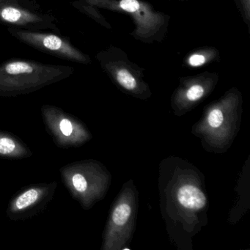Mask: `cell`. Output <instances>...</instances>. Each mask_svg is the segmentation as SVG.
<instances>
[{"label": "cell", "mask_w": 250, "mask_h": 250, "mask_svg": "<svg viewBox=\"0 0 250 250\" xmlns=\"http://www.w3.org/2000/svg\"><path fill=\"white\" fill-rule=\"evenodd\" d=\"M73 184H74V188L80 191L83 192L85 191L87 188V183L85 178L81 174H76L73 176L72 178Z\"/></svg>", "instance_id": "11"}, {"label": "cell", "mask_w": 250, "mask_h": 250, "mask_svg": "<svg viewBox=\"0 0 250 250\" xmlns=\"http://www.w3.org/2000/svg\"><path fill=\"white\" fill-rule=\"evenodd\" d=\"M16 39L36 50L63 61L85 63L87 56L80 52L66 36L45 31H30L21 29L7 28Z\"/></svg>", "instance_id": "3"}, {"label": "cell", "mask_w": 250, "mask_h": 250, "mask_svg": "<svg viewBox=\"0 0 250 250\" xmlns=\"http://www.w3.org/2000/svg\"><path fill=\"white\" fill-rule=\"evenodd\" d=\"M16 148L14 141L9 138L0 139V153L7 155L12 153Z\"/></svg>", "instance_id": "10"}, {"label": "cell", "mask_w": 250, "mask_h": 250, "mask_svg": "<svg viewBox=\"0 0 250 250\" xmlns=\"http://www.w3.org/2000/svg\"><path fill=\"white\" fill-rule=\"evenodd\" d=\"M204 94V89L202 86L199 84H195L192 87L188 89L187 93V99L191 102H195V101L200 99Z\"/></svg>", "instance_id": "9"}, {"label": "cell", "mask_w": 250, "mask_h": 250, "mask_svg": "<svg viewBox=\"0 0 250 250\" xmlns=\"http://www.w3.org/2000/svg\"><path fill=\"white\" fill-rule=\"evenodd\" d=\"M0 25L30 31L61 34L58 20L35 0H3L0 2Z\"/></svg>", "instance_id": "2"}, {"label": "cell", "mask_w": 250, "mask_h": 250, "mask_svg": "<svg viewBox=\"0 0 250 250\" xmlns=\"http://www.w3.org/2000/svg\"><path fill=\"white\" fill-rule=\"evenodd\" d=\"M189 64L192 66L197 67L203 65L206 62V58L202 55H194L189 58Z\"/></svg>", "instance_id": "14"}, {"label": "cell", "mask_w": 250, "mask_h": 250, "mask_svg": "<svg viewBox=\"0 0 250 250\" xmlns=\"http://www.w3.org/2000/svg\"><path fill=\"white\" fill-rule=\"evenodd\" d=\"M1 1H3V0H0V2H1Z\"/></svg>", "instance_id": "15"}, {"label": "cell", "mask_w": 250, "mask_h": 250, "mask_svg": "<svg viewBox=\"0 0 250 250\" xmlns=\"http://www.w3.org/2000/svg\"><path fill=\"white\" fill-rule=\"evenodd\" d=\"M132 209L129 204L126 203H120L115 208L112 213V221L118 226L124 225L128 222L131 216Z\"/></svg>", "instance_id": "5"}, {"label": "cell", "mask_w": 250, "mask_h": 250, "mask_svg": "<svg viewBox=\"0 0 250 250\" xmlns=\"http://www.w3.org/2000/svg\"><path fill=\"white\" fill-rule=\"evenodd\" d=\"M60 128H61V131L64 135L70 136L72 133V125L68 120H62L61 124H60Z\"/></svg>", "instance_id": "13"}, {"label": "cell", "mask_w": 250, "mask_h": 250, "mask_svg": "<svg viewBox=\"0 0 250 250\" xmlns=\"http://www.w3.org/2000/svg\"><path fill=\"white\" fill-rule=\"evenodd\" d=\"M178 199L181 206L186 208L200 210L206 206V197L203 191L191 185H185L180 188Z\"/></svg>", "instance_id": "4"}, {"label": "cell", "mask_w": 250, "mask_h": 250, "mask_svg": "<svg viewBox=\"0 0 250 250\" xmlns=\"http://www.w3.org/2000/svg\"><path fill=\"white\" fill-rule=\"evenodd\" d=\"M74 71V68L68 65L11 58L0 64V93H22L36 90L68 78Z\"/></svg>", "instance_id": "1"}, {"label": "cell", "mask_w": 250, "mask_h": 250, "mask_svg": "<svg viewBox=\"0 0 250 250\" xmlns=\"http://www.w3.org/2000/svg\"><path fill=\"white\" fill-rule=\"evenodd\" d=\"M224 116L222 111L214 109L209 113L208 117V122L212 128H219L223 122Z\"/></svg>", "instance_id": "8"}, {"label": "cell", "mask_w": 250, "mask_h": 250, "mask_svg": "<svg viewBox=\"0 0 250 250\" xmlns=\"http://www.w3.org/2000/svg\"><path fill=\"white\" fill-rule=\"evenodd\" d=\"M39 193L36 189H30L23 193L19 197L16 202V206L19 209L25 208L29 207L37 200Z\"/></svg>", "instance_id": "6"}, {"label": "cell", "mask_w": 250, "mask_h": 250, "mask_svg": "<svg viewBox=\"0 0 250 250\" xmlns=\"http://www.w3.org/2000/svg\"><path fill=\"white\" fill-rule=\"evenodd\" d=\"M117 80L120 84L127 90H134L137 87V81L127 70H121L117 74Z\"/></svg>", "instance_id": "7"}, {"label": "cell", "mask_w": 250, "mask_h": 250, "mask_svg": "<svg viewBox=\"0 0 250 250\" xmlns=\"http://www.w3.org/2000/svg\"><path fill=\"white\" fill-rule=\"evenodd\" d=\"M120 6L124 11L135 13L140 9V4L137 0H121Z\"/></svg>", "instance_id": "12"}]
</instances>
